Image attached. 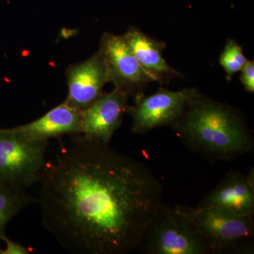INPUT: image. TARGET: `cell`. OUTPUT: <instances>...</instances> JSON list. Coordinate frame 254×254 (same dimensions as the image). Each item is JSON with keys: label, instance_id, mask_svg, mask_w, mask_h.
Instances as JSON below:
<instances>
[{"label": "cell", "instance_id": "6da1fadb", "mask_svg": "<svg viewBox=\"0 0 254 254\" xmlns=\"http://www.w3.org/2000/svg\"><path fill=\"white\" fill-rule=\"evenodd\" d=\"M38 183L43 225L73 254L137 251L163 203L161 183L145 164L80 134Z\"/></svg>", "mask_w": 254, "mask_h": 254}, {"label": "cell", "instance_id": "7a4b0ae2", "mask_svg": "<svg viewBox=\"0 0 254 254\" xmlns=\"http://www.w3.org/2000/svg\"><path fill=\"white\" fill-rule=\"evenodd\" d=\"M171 128L190 149L213 161H230L254 150L253 135L240 113L196 89Z\"/></svg>", "mask_w": 254, "mask_h": 254}, {"label": "cell", "instance_id": "3957f363", "mask_svg": "<svg viewBox=\"0 0 254 254\" xmlns=\"http://www.w3.org/2000/svg\"><path fill=\"white\" fill-rule=\"evenodd\" d=\"M137 251L146 254H212L188 217L177 205L163 203L147 225Z\"/></svg>", "mask_w": 254, "mask_h": 254}, {"label": "cell", "instance_id": "277c9868", "mask_svg": "<svg viewBox=\"0 0 254 254\" xmlns=\"http://www.w3.org/2000/svg\"><path fill=\"white\" fill-rule=\"evenodd\" d=\"M208 244L212 254L250 251L253 247V217L218 207L190 208L177 205Z\"/></svg>", "mask_w": 254, "mask_h": 254}, {"label": "cell", "instance_id": "5b68a950", "mask_svg": "<svg viewBox=\"0 0 254 254\" xmlns=\"http://www.w3.org/2000/svg\"><path fill=\"white\" fill-rule=\"evenodd\" d=\"M48 145L28 141L9 128H0V183L26 190L39 182Z\"/></svg>", "mask_w": 254, "mask_h": 254}, {"label": "cell", "instance_id": "8992f818", "mask_svg": "<svg viewBox=\"0 0 254 254\" xmlns=\"http://www.w3.org/2000/svg\"><path fill=\"white\" fill-rule=\"evenodd\" d=\"M193 91L160 88L148 96L136 97L134 105H128L126 112L132 119V132L143 135L158 127L173 126L183 115Z\"/></svg>", "mask_w": 254, "mask_h": 254}, {"label": "cell", "instance_id": "52a82bcc", "mask_svg": "<svg viewBox=\"0 0 254 254\" xmlns=\"http://www.w3.org/2000/svg\"><path fill=\"white\" fill-rule=\"evenodd\" d=\"M101 53L106 65L108 81L115 88L127 91L129 95L140 92L145 85L155 81L154 78L141 66L123 36L105 33L100 44Z\"/></svg>", "mask_w": 254, "mask_h": 254}, {"label": "cell", "instance_id": "ba28073f", "mask_svg": "<svg viewBox=\"0 0 254 254\" xmlns=\"http://www.w3.org/2000/svg\"><path fill=\"white\" fill-rule=\"evenodd\" d=\"M129 94L120 88L103 93L91 105L80 112V135L88 139L109 144L123 123Z\"/></svg>", "mask_w": 254, "mask_h": 254}, {"label": "cell", "instance_id": "9c48e42d", "mask_svg": "<svg viewBox=\"0 0 254 254\" xmlns=\"http://www.w3.org/2000/svg\"><path fill=\"white\" fill-rule=\"evenodd\" d=\"M66 76L68 95L64 103L78 112L98 99L109 82L106 65L99 50L86 61L70 65Z\"/></svg>", "mask_w": 254, "mask_h": 254}, {"label": "cell", "instance_id": "30bf717a", "mask_svg": "<svg viewBox=\"0 0 254 254\" xmlns=\"http://www.w3.org/2000/svg\"><path fill=\"white\" fill-rule=\"evenodd\" d=\"M199 208L218 207L245 216L254 213V173L231 171L202 200Z\"/></svg>", "mask_w": 254, "mask_h": 254}, {"label": "cell", "instance_id": "8fae6325", "mask_svg": "<svg viewBox=\"0 0 254 254\" xmlns=\"http://www.w3.org/2000/svg\"><path fill=\"white\" fill-rule=\"evenodd\" d=\"M9 128L31 141L48 142L64 135L76 136L80 134V112L64 102L35 121Z\"/></svg>", "mask_w": 254, "mask_h": 254}, {"label": "cell", "instance_id": "7c38bea8", "mask_svg": "<svg viewBox=\"0 0 254 254\" xmlns=\"http://www.w3.org/2000/svg\"><path fill=\"white\" fill-rule=\"evenodd\" d=\"M123 36L141 66L155 81L179 76L165 61L163 54L165 46L161 43L135 27L130 28Z\"/></svg>", "mask_w": 254, "mask_h": 254}, {"label": "cell", "instance_id": "4fadbf2b", "mask_svg": "<svg viewBox=\"0 0 254 254\" xmlns=\"http://www.w3.org/2000/svg\"><path fill=\"white\" fill-rule=\"evenodd\" d=\"M32 201L26 190L0 183V242L9 222Z\"/></svg>", "mask_w": 254, "mask_h": 254}, {"label": "cell", "instance_id": "5bb4252c", "mask_svg": "<svg viewBox=\"0 0 254 254\" xmlns=\"http://www.w3.org/2000/svg\"><path fill=\"white\" fill-rule=\"evenodd\" d=\"M219 61L227 73V81H230L235 73L242 71L249 60L244 55L242 47L236 42L228 40Z\"/></svg>", "mask_w": 254, "mask_h": 254}, {"label": "cell", "instance_id": "9a60e30c", "mask_svg": "<svg viewBox=\"0 0 254 254\" xmlns=\"http://www.w3.org/2000/svg\"><path fill=\"white\" fill-rule=\"evenodd\" d=\"M31 251L5 235L0 242V254H29Z\"/></svg>", "mask_w": 254, "mask_h": 254}, {"label": "cell", "instance_id": "2e32d148", "mask_svg": "<svg viewBox=\"0 0 254 254\" xmlns=\"http://www.w3.org/2000/svg\"><path fill=\"white\" fill-rule=\"evenodd\" d=\"M240 80L246 91L254 93V63L249 61L242 68Z\"/></svg>", "mask_w": 254, "mask_h": 254}]
</instances>
